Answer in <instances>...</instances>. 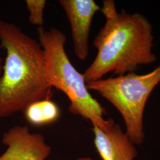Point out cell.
Returning a JSON list of instances; mask_svg holds the SVG:
<instances>
[{"mask_svg": "<svg viewBox=\"0 0 160 160\" xmlns=\"http://www.w3.org/2000/svg\"><path fill=\"white\" fill-rule=\"evenodd\" d=\"M76 160H93L90 157H81Z\"/></svg>", "mask_w": 160, "mask_h": 160, "instance_id": "cell-11", "label": "cell"}, {"mask_svg": "<svg viewBox=\"0 0 160 160\" xmlns=\"http://www.w3.org/2000/svg\"><path fill=\"white\" fill-rule=\"evenodd\" d=\"M2 69H3V65H2V59L0 57V80L1 78V75L2 73Z\"/></svg>", "mask_w": 160, "mask_h": 160, "instance_id": "cell-10", "label": "cell"}, {"mask_svg": "<svg viewBox=\"0 0 160 160\" xmlns=\"http://www.w3.org/2000/svg\"><path fill=\"white\" fill-rule=\"evenodd\" d=\"M1 46L6 52L0 80V119L23 112L31 103L50 99L44 52L39 42L13 23L0 20Z\"/></svg>", "mask_w": 160, "mask_h": 160, "instance_id": "cell-2", "label": "cell"}, {"mask_svg": "<svg viewBox=\"0 0 160 160\" xmlns=\"http://www.w3.org/2000/svg\"><path fill=\"white\" fill-rule=\"evenodd\" d=\"M160 82V65L145 74L131 72L87 83L89 91L97 92L109 101L123 118L126 133L135 145L145 139L143 118L149 97Z\"/></svg>", "mask_w": 160, "mask_h": 160, "instance_id": "cell-4", "label": "cell"}, {"mask_svg": "<svg viewBox=\"0 0 160 160\" xmlns=\"http://www.w3.org/2000/svg\"><path fill=\"white\" fill-rule=\"evenodd\" d=\"M26 120L34 126L52 124L60 118L61 111L57 104L50 99H43L31 103L23 112Z\"/></svg>", "mask_w": 160, "mask_h": 160, "instance_id": "cell-8", "label": "cell"}, {"mask_svg": "<svg viewBox=\"0 0 160 160\" xmlns=\"http://www.w3.org/2000/svg\"><path fill=\"white\" fill-rule=\"evenodd\" d=\"M2 143L7 148L0 160H45L51 152L43 136L30 133L26 126L17 125L6 132Z\"/></svg>", "mask_w": 160, "mask_h": 160, "instance_id": "cell-5", "label": "cell"}, {"mask_svg": "<svg viewBox=\"0 0 160 160\" xmlns=\"http://www.w3.org/2000/svg\"><path fill=\"white\" fill-rule=\"evenodd\" d=\"M26 8L29 12V20L30 24L43 27L44 20L43 14L46 4V0H26Z\"/></svg>", "mask_w": 160, "mask_h": 160, "instance_id": "cell-9", "label": "cell"}, {"mask_svg": "<svg viewBox=\"0 0 160 160\" xmlns=\"http://www.w3.org/2000/svg\"><path fill=\"white\" fill-rule=\"evenodd\" d=\"M71 26L76 57L84 61L89 55L88 39L92 20L101 7L94 0H59Z\"/></svg>", "mask_w": 160, "mask_h": 160, "instance_id": "cell-6", "label": "cell"}, {"mask_svg": "<svg viewBox=\"0 0 160 160\" xmlns=\"http://www.w3.org/2000/svg\"><path fill=\"white\" fill-rule=\"evenodd\" d=\"M40 46L45 55L46 78L50 87L61 90L70 102L72 114L89 120L92 126L108 131L114 123L112 119L106 120V110L93 98L87 89L83 74L71 62L65 49L67 38L59 30L38 28Z\"/></svg>", "mask_w": 160, "mask_h": 160, "instance_id": "cell-3", "label": "cell"}, {"mask_svg": "<svg viewBox=\"0 0 160 160\" xmlns=\"http://www.w3.org/2000/svg\"><path fill=\"white\" fill-rule=\"evenodd\" d=\"M100 11L106 22L93 42L97 55L82 74L86 84L111 72H135L141 65L156 61L153 28L147 17L137 12H118L113 0H104Z\"/></svg>", "mask_w": 160, "mask_h": 160, "instance_id": "cell-1", "label": "cell"}, {"mask_svg": "<svg viewBox=\"0 0 160 160\" xmlns=\"http://www.w3.org/2000/svg\"><path fill=\"white\" fill-rule=\"evenodd\" d=\"M94 143L102 160H134L138 155L135 145L119 125L114 123L108 131L92 126Z\"/></svg>", "mask_w": 160, "mask_h": 160, "instance_id": "cell-7", "label": "cell"}]
</instances>
